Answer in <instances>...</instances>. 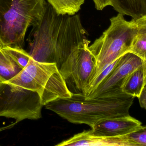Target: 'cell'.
<instances>
[{
    "label": "cell",
    "instance_id": "6da1fadb",
    "mask_svg": "<svg viewBox=\"0 0 146 146\" xmlns=\"http://www.w3.org/2000/svg\"><path fill=\"white\" fill-rule=\"evenodd\" d=\"M134 99L126 94L97 98L72 94L71 97L51 102L45 107L71 123L92 128L104 120L129 115Z\"/></svg>",
    "mask_w": 146,
    "mask_h": 146
},
{
    "label": "cell",
    "instance_id": "8992f818",
    "mask_svg": "<svg viewBox=\"0 0 146 146\" xmlns=\"http://www.w3.org/2000/svg\"><path fill=\"white\" fill-rule=\"evenodd\" d=\"M91 41L84 39L75 47L62 64L60 71L72 94L86 96L96 68L95 59L89 49Z\"/></svg>",
    "mask_w": 146,
    "mask_h": 146
},
{
    "label": "cell",
    "instance_id": "e0dca14e",
    "mask_svg": "<svg viewBox=\"0 0 146 146\" xmlns=\"http://www.w3.org/2000/svg\"><path fill=\"white\" fill-rule=\"evenodd\" d=\"M3 49L22 69L28 64L31 57L22 48L13 46H3Z\"/></svg>",
    "mask_w": 146,
    "mask_h": 146
},
{
    "label": "cell",
    "instance_id": "ffe728a7",
    "mask_svg": "<svg viewBox=\"0 0 146 146\" xmlns=\"http://www.w3.org/2000/svg\"><path fill=\"white\" fill-rule=\"evenodd\" d=\"M17 123L15 122L14 123H12V124H9V125H7V126H5V127H0V132L4 131V130H7V129H9L12 128Z\"/></svg>",
    "mask_w": 146,
    "mask_h": 146
},
{
    "label": "cell",
    "instance_id": "2e32d148",
    "mask_svg": "<svg viewBox=\"0 0 146 146\" xmlns=\"http://www.w3.org/2000/svg\"><path fill=\"white\" fill-rule=\"evenodd\" d=\"M59 14L72 15L81 9L85 0H46Z\"/></svg>",
    "mask_w": 146,
    "mask_h": 146
},
{
    "label": "cell",
    "instance_id": "8fae6325",
    "mask_svg": "<svg viewBox=\"0 0 146 146\" xmlns=\"http://www.w3.org/2000/svg\"><path fill=\"white\" fill-rule=\"evenodd\" d=\"M135 20L137 26V33L129 52L135 54L141 59L146 84V15Z\"/></svg>",
    "mask_w": 146,
    "mask_h": 146
},
{
    "label": "cell",
    "instance_id": "4fadbf2b",
    "mask_svg": "<svg viewBox=\"0 0 146 146\" xmlns=\"http://www.w3.org/2000/svg\"><path fill=\"white\" fill-rule=\"evenodd\" d=\"M146 85L145 73L142 65L128 76L122 86L121 90L127 95L138 98Z\"/></svg>",
    "mask_w": 146,
    "mask_h": 146
},
{
    "label": "cell",
    "instance_id": "5b68a950",
    "mask_svg": "<svg viewBox=\"0 0 146 146\" xmlns=\"http://www.w3.org/2000/svg\"><path fill=\"white\" fill-rule=\"evenodd\" d=\"M36 92L7 82H0V117L18 122L42 117L43 106Z\"/></svg>",
    "mask_w": 146,
    "mask_h": 146
},
{
    "label": "cell",
    "instance_id": "7a4b0ae2",
    "mask_svg": "<svg viewBox=\"0 0 146 146\" xmlns=\"http://www.w3.org/2000/svg\"><path fill=\"white\" fill-rule=\"evenodd\" d=\"M45 0H0V42L22 48L26 33L43 15Z\"/></svg>",
    "mask_w": 146,
    "mask_h": 146
},
{
    "label": "cell",
    "instance_id": "5bb4252c",
    "mask_svg": "<svg viewBox=\"0 0 146 146\" xmlns=\"http://www.w3.org/2000/svg\"><path fill=\"white\" fill-rule=\"evenodd\" d=\"M22 69L3 49H0V79L2 82L9 81Z\"/></svg>",
    "mask_w": 146,
    "mask_h": 146
},
{
    "label": "cell",
    "instance_id": "9a60e30c",
    "mask_svg": "<svg viewBox=\"0 0 146 146\" xmlns=\"http://www.w3.org/2000/svg\"><path fill=\"white\" fill-rule=\"evenodd\" d=\"M117 146H146V126L117 136Z\"/></svg>",
    "mask_w": 146,
    "mask_h": 146
},
{
    "label": "cell",
    "instance_id": "7c38bea8",
    "mask_svg": "<svg viewBox=\"0 0 146 146\" xmlns=\"http://www.w3.org/2000/svg\"><path fill=\"white\" fill-rule=\"evenodd\" d=\"M111 7L119 13L133 19L146 15V0H113Z\"/></svg>",
    "mask_w": 146,
    "mask_h": 146
},
{
    "label": "cell",
    "instance_id": "3957f363",
    "mask_svg": "<svg viewBox=\"0 0 146 146\" xmlns=\"http://www.w3.org/2000/svg\"><path fill=\"white\" fill-rule=\"evenodd\" d=\"M5 82L36 92L44 106L72 95L56 63L40 62L31 57L17 75Z\"/></svg>",
    "mask_w": 146,
    "mask_h": 146
},
{
    "label": "cell",
    "instance_id": "7402d4cb",
    "mask_svg": "<svg viewBox=\"0 0 146 146\" xmlns=\"http://www.w3.org/2000/svg\"><path fill=\"white\" fill-rule=\"evenodd\" d=\"M0 82H2L1 80V79H0Z\"/></svg>",
    "mask_w": 146,
    "mask_h": 146
},
{
    "label": "cell",
    "instance_id": "30bf717a",
    "mask_svg": "<svg viewBox=\"0 0 146 146\" xmlns=\"http://www.w3.org/2000/svg\"><path fill=\"white\" fill-rule=\"evenodd\" d=\"M142 124L129 115L102 121L91 129L94 133L107 136L127 134L139 128Z\"/></svg>",
    "mask_w": 146,
    "mask_h": 146
},
{
    "label": "cell",
    "instance_id": "52a82bcc",
    "mask_svg": "<svg viewBox=\"0 0 146 146\" xmlns=\"http://www.w3.org/2000/svg\"><path fill=\"white\" fill-rule=\"evenodd\" d=\"M63 15L57 13L47 2L40 21L33 27L28 52L40 62L56 63L55 43Z\"/></svg>",
    "mask_w": 146,
    "mask_h": 146
},
{
    "label": "cell",
    "instance_id": "ac0fdd59",
    "mask_svg": "<svg viewBox=\"0 0 146 146\" xmlns=\"http://www.w3.org/2000/svg\"><path fill=\"white\" fill-rule=\"evenodd\" d=\"M98 10H102L107 6H112L113 0H93Z\"/></svg>",
    "mask_w": 146,
    "mask_h": 146
},
{
    "label": "cell",
    "instance_id": "277c9868",
    "mask_svg": "<svg viewBox=\"0 0 146 146\" xmlns=\"http://www.w3.org/2000/svg\"><path fill=\"white\" fill-rule=\"evenodd\" d=\"M110 21L108 28L89 46L96 63L92 80L111 63L129 52L137 33L135 19L128 21L124 15L118 13L111 18Z\"/></svg>",
    "mask_w": 146,
    "mask_h": 146
},
{
    "label": "cell",
    "instance_id": "9c48e42d",
    "mask_svg": "<svg viewBox=\"0 0 146 146\" xmlns=\"http://www.w3.org/2000/svg\"><path fill=\"white\" fill-rule=\"evenodd\" d=\"M142 65V61L139 57L132 52H127L119 58L111 73L87 97H111L126 94L121 90L123 82L131 73Z\"/></svg>",
    "mask_w": 146,
    "mask_h": 146
},
{
    "label": "cell",
    "instance_id": "d6986e66",
    "mask_svg": "<svg viewBox=\"0 0 146 146\" xmlns=\"http://www.w3.org/2000/svg\"><path fill=\"white\" fill-rule=\"evenodd\" d=\"M138 98L141 107L146 110V85L142 89Z\"/></svg>",
    "mask_w": 146,
    "mask_h": 146
},
{
    "label": "cell",
    "instance_id": "ba28073f",
    "mask_svg": "<svg viewBox=\"0 0 146 146\" xmlns=\"http://www.w3.org/2000/svg\"><path fill=\"white\" fill-rule=\"evenodd\" d=\"M80 15H63L55 43L56 63L59 68L73 50L87 38Z\"/></svg>",
    "mask_w": 146,
    "mask_h": 146
},
{
    "label": "cell",
    "instance_id": "44dd1931",
    "mask_svg": "<svg viewBox=\"0 0 146 146\" xmlns=\"http://www.w3.org/2000/svg\"><path fill=\"white\" fill-rule=\"evenodd\" d=\"M3 47V45L0 42V49H1Z\"/></svg>",
    "mask_w": 146,
    "mask_h": 146
}]
</instances>
